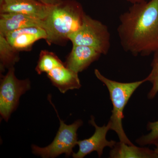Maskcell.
Masks as SVG:
<instances>
[{"label": "cell", "instance_id": "obj_1", "mask_svg": "<svg viewBox=\"0 0 158 158\" xmlns=\"http://www.w3.org/2000/svg\"><path fill=\"white\" fill-rule=\"evenodd\" d=\"M119 20L117 33L125 52L145 56L158 50V0L133 4Z\"/></svg>", "mask_w": 158, "mask_h": 158}, {"label": "cell", "instance_id": "obj_2", "mask_svg": "<svg viewBox=\"0 0 158 158\" xmlns=\"http://www.w3.org/2000/svg\"><path fill=\"white\" fill-rule=\"evenodd\" d=\"M86 14L83 6L76 0H62L51 6L47 17L44 19L48 45H62L69 37L81 26Z\"/></svg>", "mask_w": 158, "mask_h": 158}, {"label": "cell", "instance_id": "obj_3", "mask_svg": "<svg viewBox=\"0 0 158 158\" xmlns=\"http://www.w3.org/2000/svg\"><path fill=\"white\" fill-rule=\"evenodd\" d=\"M94 72L96 77L107 88L113 104L112 115L109 121L111 125L110 130L116 132L119 141L128 145H133L123 127V111L134 92L140 85L146 82L145 79L131 83H121L107 78L98 69H95Z\"/></svg>", "mask_w": 158, "mask_h": 158}, {"label": "cell", "instance_id": "obj_4", "mask_svg": "<svg viewBox=\"0 0 158 158\" xmlns=\"http://www.w3.org/2000/svg\"><path fill=\"white\" fill-rule=\"evenodd\" d=\"M69 40L73 45L90 47L102 55H107L111 46L110 34L107 26L86 14L80 28L71 34Z\"/></svg>", "mask_w": 158, "mask_h": 158}, {"label": "cell", "instance_id": "obj_5", "mask_svg": "<svg viewBox=\"0 0 158 158\" xmlns=\"http://www.w3.org/2000/svg\"><path fill=\"white\" fill-rule=\"evenodd\" d=\"M60 127L56 137L50 144L45 147L32 145V152L43 158H54L64 154L66 157L72 156L73 148L77 142V131L83 125L81 119L75 121L70 125L65 124L60 119Z\"/></svg>", "mask_w": 158, "mask_h": 158}, {"label": "cell", "instance_id": "obj_6", "mask_svg": "<svg viewBox=\"0 0 158 158\" xmlns=\"http://www.w3.org/2000/svg\"><path fill=\"white\" fill-rule=\"evenodd\" d=\"M15 71L14 67H11L6 75L1 76V77L0 114L6 122L17 109L20 97L31 88L30 80L18 79Z\"/></svg>", "mask_w": 158, "mask_h": 158}, {"label": "cell", "instance_id": "obj_7", "mask_svg": "<svg viewBox=\"0 0 158 158\" xmlns=\"http://www.w3.org/2000/svg\"><path fill=\"white\" fill-rule=\"evenodd\" d=\"M89 123L95 128V132L90 138L77 141L78 151L73 153L72 156L74 158H84L94 151L97 152L99 157H101L105 147L112 148L116 144V141H108L106 138L107 133L111 128L109 122L107 125H104L100 127L95 123L94 117L91 116Z\"/></svg>", "mask_w": 158, "mask_h": 158}, {"label": "cell", "instance_id": "obj_8", "mask_svg": "<svg viewBox=\"0 0 158 158\" xmlns=\"http://www.w3.org/2000/svg\"><path fill=\"white\" fill-rule=\"evenodd\" d=\"M51 6L37 0H4L0 4V13H16L44 19Z\"/></svg>", "mask_w": 158, "mask_h": 158}, {"label": "cell", "instance_id": "obj_9", "mask_svg": "<svg viewBox=\"0 0 158 158\" xmlns=\"http://www.w3.org/2000/svg\"><path fill=\"white\" fill-rule=\"evenodd\" d=\"M47 36L44 29L30 27L12 31L5 37L15 50L20 52L31 51L34 43L39 40H46Z\"/></svg>", "mask_w": 158, "mask_h": 158}, {"label": "cell", "instance_id": "obj_10", "mask_svg": "<svg viewBox=\"0 0 158 158\" xmlns=\"http://www.w3.org/2000/svg\"><path fill=\"white\" fill-rule=\"evenodd\" d=\"M102 54L95 49L86 46L73 45L65 64L67 68L77 73L87 69L99 59Z\"/></svg>", "mask_w": 158, "mask_h": 158}, {"label": "cell", "instance_id": "obj_11", "mask_svg": "<svg viewBox=\"0 0 158 158\" xmlns=\"http://www.w3.org/2000/svg\"><path fill=\"white\" fill-rule=\"evenodd\" d=\"M30 27L41 28L44 30V19H38L20 13L0 14V35L3 37H6L12 31Z\"/></svg>", "mask_w": 158, "mask_h": 158}, {"label": "cell", "instance_id": "obj_12", "mask_svg": "<svg viewBox=\"0 0 158 158\" xmlns=\"http://www.w3.org/2000/svg\"><path fill=\"white\" fill-rule=\"evenodd\" d=\"M52 85L61 93L69 90L78 89L81 87L78 73L67 68L65 63L57 66L47 73Z\"/></svg>", "mask_w": 158, "mask_h": 158}, {"label": "cell", "instance_id": "obj_13", "mask_svg": "<svg viewBox=\"0 0 158 158\" xmlns=\"http://www.w3.org/2000/svg\"><path fill=\"white\" fill-rule=\"evenodd\" d=\"M110 153L111 158H158L154 150L148 148L128 145L124 142H116Z\"/></svg>", "mask_w": 158, "mask_h": 158}, {"label": "cell", "instance_id": "obj_14", "mask_svg": "<svg viewBox=\"0 0 158 158\" xmlns=\"http://www.w3.org/2000/svg\"><path fill=\"white\" fill-rule=\"evenodd\" d=\"M19 52L15 50L7 41L6 37L0 35V70L1 73L5 69L14 67L19 61Z\"/></svg>", "mask_w": 158, "mask_h": 158}, {"label": "cell", "instance_id": "obj_15", "mask_svg": "<svg viewBox=\"0 0 158 158\" xmlns=\"http://www.w3.org/2000/svg\"><path fill=\"white\" fill-rule=\"evenodd\" d=\"M63 64L64 63L56 54L48 51L42 50L40 54L39 60L35 69L38 74H41L44 73H47Z\"/></svg>", "mask_w": 158, "mask_h": 158}, {"label": "cell", "instance_id": "obj_16", "mask_svg": "<svg viewBox=\"0 0 158 158\" xmlns=\"http://www.w3.org/2000/svg\"><path fill=\"white\" fill-rule=\"evenodd\" d=\"M152 70L145 80L152 84V88L148 94L149 99H152L158 93V50L153 53L151 63Z\"/></svg>", "mask_w": 158, "mask_h": 158}, {"label": "cell", "instance_id": "obj_17", "mask_svg": "<svg viewBox=\"0 0 158 158\" xmlns=\"http://www.w3.org/2000/svg\"><path fill=\"white\" fill-rule=\"evenodd\" d=\"M147 128L150 132L147 135L142 136L136 140V143L140 146L155 144L158 141V120L149 122L147 124Z\"/></svg>", "mask_w": 158, "mask_h": 158}, {"label": "cell", "instance_id": "obj_18", "mask_svg": "<svg viewBox=\"0 0 158 158\" xmlns=\"http://www.w3.org/2000/svg\"><path fill=\"white\" fill-rule=\"evenodd\" d=\"M46 5L53 6L60 2L62 0H37Z\"/></svg>", "mask_w": 158, "mask_h": 158}, {"label": "cell", "instance_id": "obj_19", "mask_svg": "<svg viewBox=\"0 0 158 158\" xmlns=\"http://www.w3.org/2000/svg\"><path fill=\"white\" fill-rule=\"evenodd\" d=\"M125 1L133 4H135V3L141 2H144V1H146V0H125Z\"/></svg>", "mask_w": 158, "mask_h": 158}, {"label": "cell", "instance_id": "obj_20", "mask_svg": "<svg viewBox=\"0 0 158 158\" xmlns=\"http://www.w3.org/2000/svg\"><path fill=\"white\" fill-rule=\"evenodd\" d=\"M154 145L156 146V148H155L154 151L158 155V141L156 142Z\"/></svg>", "mask_w": 158, "mask_h": 158}, {"label": "cell", "instance_id": "obj_21", "mask_svg": "<svg viewBox=\"0 0 158 158\" xmlns=\"http://www.w3.org/2000/svg\"><path fill=\"white\" fill-rule=\"evenodd\" d=\"M3 1H4V0H0V4Z\"/></svg>", "mask_w": 158, "mask_h": 158}]
</instances>
